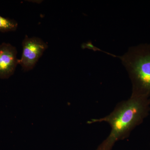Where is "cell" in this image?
Segmentation results:
<instances>
[{
  "instance_id": "1",
  "label": "cell",
  "mask_w": 150,
  "mask_h": 150,
  "mask_svg": "<svg viewBox=\"0 0 150 150\" xmlns=\"http://www.w3.org/2000/svg\"><path fill=\"white\" fill-rule=\"evenodd\" d=\"M150 111V99L133 97L119 102L110 114L94 118L89 124L106 122L111 128L110 134L96 150H111L115 143L129 137L131 131L143 123Z\"/></svg>"
},
{
  "instance_id": "2",
  "label": "cell",
  "mask_w": 150,
  "mask_h": 150,
  "mask_svg": "<svg viewBox=\"0 0 150 150\" xmlns=\"http://www.w3.org/2000/svg\"><path fill=\"white\" fill-rule=\"evenodd\" d=\"M132 86L131 96L150 98V43L132 46L120 56Z\"/></svg>"
},
{
  "instance_id": "3",
  "label": "cell",
  "mask_w": 150,
  "mask_h": 150,
  "mask_svg": "<svg viewBox=\"0 0 150 150\" xmlns=\"http://www.w3.org/2000/svg\"><path fill=\"white\" fill-rule=\"evenodd\" d=\"M23 51L21 58L18 59V64L23 70L28 71L32 70L44 51L48 48V45L38 37H28L25 35L22 43Z\"/></svg>"
},
{
  "instance_id": "4",
  "label": "cell",
  "mask_w": 150,
  "mask_h": 150,
  "mask_svg": "<svg viewBox=\"0 0 150 150\" xmlns=\"http://www.w3.org/2000/svg\"><path fill=\"white\" fill-rule=\"evenodd\" d=\"M17 54L16 48L11 44L0 45V79H8L13 74L18 64Z\"/></svg>"
},
{
  "instance_id": "5",
  "label": "cell",
  "mask_w": 150,
  "mask_h": 150,
  "mask_svg": "<svg viewBox=\"0 0 150 150\" xmlns=\"http://www.w3.org/2000/svg\"><path fill=\"white\" fill-rule=\"evenodd\" d=\"M18 23L13 19L3 17L0 16V32L6 33L16 30Z\"/></svg>"
}]
</instances>
